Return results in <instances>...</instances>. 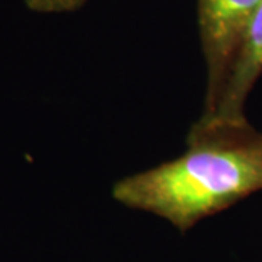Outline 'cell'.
<instances>
[{
  "instance_id": "obj_4",
  "label": "cell",
  "mask_w": 262,
  "mask_h": 262,
  "mask_svg": "<svg viewBox=\"0 0 262 262\" xmlns=\"http://www.w3.org/2000/svg\"><path fill=\"white\" fill-rule=\"evenodd\" d=\"M86 0H25L31 10L41 13H60L79 9Z\"/></svg>"
},
{
  "instance_id": "obj_3",
  "label": "cell",
  "mask_w": 262,
  "mask_h": 262,
  "mask_svg": "<svg viewBox=\"0 0 262 262\" xmlns=\"http://www.w3.org/2000/svg\"><path fill=\"white\" fill-rule=\"evenodd\" d=\"M262 75V2L255 10L234 58L229 77L213 113L201 117L192 130L232 128L249 124L245 117V103L253 84Z\"/></svg>"
},
{
  "instance_id": "obj_2",
  "label": "cell",
  "mask_w": 262,
  "mask_h": 262,
  "mask_svg": "<svg viewBox=\"0 0 262 262\" xmlns=\"http://www.w3.org/2000/svg\"><path fill=\"white\" fill-rule=\"evenodd\" d=\"M262 0H198V27L207 69L204 111L213 113L245 32Z\"/></svg>"
},
{
  "instance_id": "obj_1",
  "label": "cell",
  "mask_w": 262,
  "mask_h": 262,
  "mask_svg": "<svg viewBox=\"0 0 262 262\" xmlns=\"http://www.w3.org/2000/svg\"><path fill=\"white\" fill-rule=\"evenodd\" d=\"M188 149L173 160L120 179L113 198L187 232L262 191V133L251 124L189 130Z\"/></svg>"
}]
</instances>
